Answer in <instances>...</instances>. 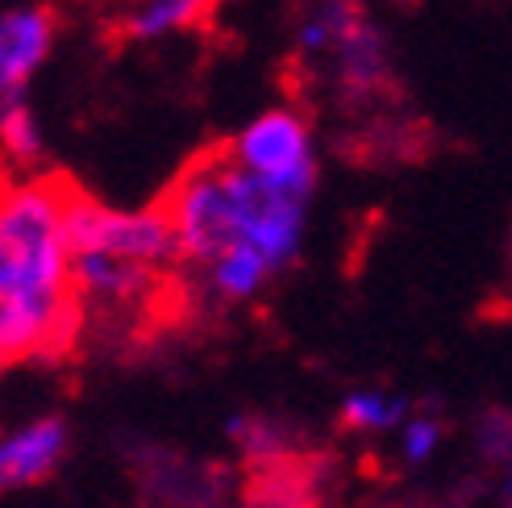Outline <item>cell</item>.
Returning <instances> with one entry per match:
<instances>
[{
  "instance_id": "obj_11",
  "label": "cell",
  "mask_w": 512,
  "mask_h": 508,
  "mask_svg": "<svg viewBox=\"0 0 512 508\" xmlns=\"http://www.w3.org/2000/svg\"><path fill=\"white\" fill-rule=\"evenodd\" d=\"M229 434H234L242 442L246 454H254V459H271V454H279V434H275V425L263 421V417H234L229 421Z\"/></svg>"
},
{
  "instance_id": "obj_3",
  "label": "cell",
  "mask_w": 512,
  "mask_h": 508,
  "mask_svg": "<svg viewBox=\"0 0 512 508\" xmlns=\"http://www.w3.org/2000/svg\"><path fill=\"white\" fill-rule=\"evenodd\" d=\"M179 259L204 267L225 246H234V196H229V159H200L175 180L163 200Z\"/></svg>"
},
{
  "instance_id": "obj_8",
  "label": "cell",
  "mask_w": 512,
  "mask_h": 508,
  "mask_svg": "<svg viewBox=\"0 0 512 508\" xmlns=\"http://www.w3.org/2000/svg\"><path fill=\"white\" fill-rule=\"evenodd\" d=\"M200 275H204L209 296H217L225 304H246V300H254L267 288V279L275 275V267L254 246H225L217 259H209L200 267Z\"/></svg>"
},
{
  "instance_id": "obj_12",
  "label": "cell",
  "mask_w": 512,
  "mask_h": 508,
  "mask_svg": "<svg viewBox=\"0 0 512 508\" xmlns=\"http://www.w3.org/2000/svg\"><path fill=\"white\" fill-rule=\"evenodd\" d=\"M438 438H442L438 421H433V417H413L404 425V459L408 463H425L433 454V446H438Z\"/></svg>"
},
{
  "instance_id": "obj_7",
  "label": "cell",
  "mask_w": 512,
  "mask_h": 508,
  "mask_svg": "<svg viewBox=\"0 0 512 508\" xmlns=\"http://www.w3.org/2000/svg\"><path fill=\"white\" fill-rule=\"evenodd\" d=\"M213 13V0H125L121 30L138 42H163L188 34Z\"/></svg>"
},
{
  "instance_id": "obj_6",
  "label": "cell",
  "mask_w": 512,
  "mask_h": 508,
  "mask_svg": "<svg viewBox=\"0 0 512 508\" xmlns=\"http://www.w3.org/2000/svg\"><path fill=\"white\" fill-rule=\"evenodd\" d=\"M67 425L59 417H30L0 434V492L34 488L63 463Z\"/></svg>"
},
{
  "instance_id": "obj_5",
  "label": "cell",
  "mask_w": 512,
  "mask_h": 508,
  "mask_svg": "<svg viewBox=\"0 0 512 508\" xmlns=\"http://www.w3.org/2000/svg\"><path fill=\"white\" fill-rule=\"evenodd\" d=\"M55 46V17L42 5L0 9V105L17 100Z\"/></svg>"
},
{
  "instance_id": "obj_10",
  "label": "cell",
  "mask_w": 512,
  "mask_h": 508,
  "mask_svg": "<svg viewBox=\"0 0 512 508\" xmlns=\"http://www.w3.org/2000/svg\"><path fill=\"white\" fill-rule=\"evenodd\" d=\"M408 413V404L400 396L388 392H350L342 404V425L358 429V434H383V429H396Z\"/></svg>"
},
{
  "instance_id": "obj_1",
  "label": "cell",
  "mask_w": 512,
  "mask_h": 508,
  "mask_svg": "<svg viewBox=\"0 0 512 508\" xmlns=\"http://www.w3.org/2000/svg\"><path fill=\"white\" fill-rule=\"evenodd\" d=\"M71 188L59 180L0 184V363L71 346L80 292L71 275Z\"/></svg>"
},
{
  "instance_id": "obj_2",
  "label": "cell",
  "mask_w": 512,
  "mask_h": 508,
  "mask_svg": "<svg viewBox=\"0 0 512 508\" xmlns=\"http://www.w3.org/2000/svg\"><path fill=\"white\" fill-rule=\"evenodd\" d=\"M67 230H71V254H96V259L130 263L155 275H163V267L179 259L163 205L159 209H113L92 196L71 192Z\"/></svg>"
},
{
  "instance_id": "obj_9",
  "label": "cell",
  "mask_w": 512,
  "mask_h": 508,
  "mask_svg": "<svg viewBox=\"0 0 512 508\" xmlns=\"http://www.w3.org/2000/svg\"><path fill=\"white\" fill-rule=\"evenodd\" d=\"M0 155L17 167H30L42 155V125L21 96L0 105Z\"/></svg>"
},
{
  "instance_id": "obj_4",
  "label": "cell",
  "mask_w": 512,
  "mask_h": 508,
  "mask_svg": "<svg viewBox=\"0 0 512 508\" xmlns=\"http://www.w3.org/2000/svg\"><path fill=\"white\" fill-rule=\"evenodd\" d=\"M225 159L267 184L313 196V180H317L313 138H309V125L292 109H267L259 117H250L234 134V142H229Z\"/></svg>"
}]
</instances>
